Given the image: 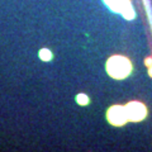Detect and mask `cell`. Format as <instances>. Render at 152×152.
I'll list each match as a JSON object with an SVG mask.
<instances>
[{
  "instance_id": "277c9868",
  "label": "cell",
  "mask_w": 152,
  "mask_h": 152,
  "mask_svg": "<svg viewBox=\"0 0 152 152\" xmlns=\"http://www.w3.org/2000/svg\"><path fill=\"white\" fill-rule=\"evenodd\" d=\"M122 14L124 15L126 18H133V10H132V8H131V5L128 3H126L124 5H123V8H122Z\"/></svg>"
},
{
  "instance_id": "3957f363",
  "label": "cell",
  "mask_w": 152,
  "mask_h": 152,
  "mask_svg": "<svg viewBox=\"0 0 152 152\" xmlns=\"http://www.w3.org/2000/svg\"><path fill=\"white\" fill-rule=\"evenodd\" d=\"M108 119L114 126H122L128 121V115L126 112V108L123 107H113L108 113Z\"/></svg>"
},
{
  "instance_id": "ba28073f",
  "label": "cell",
  "mask_w": 152,
  "mask_h": 152,
  "mask_svg": "<svg viewBox=\"0 0 152 152\" xmlns=\"http://www.w3.org/2000/svg\"><path fill=\"white\" fill-rule=\"evenodd\" d=\"M150 75L152 76V66H151V69H150Z\"/></svg>"
},
{
  "instance_id": "5b68a950",
  "label": "cell",
  "mask_w": 152,
  "mask_h": 152,
  "mask_svg": "<svg viewBox=\"0 0 152 152\" xmlns=\"http://www.w3.org/2000/svg\"><path fill=\"white\" fill-rule=\"evenodd\" d=\"M39 57L43 61H50L51 60V57H52V55H51V52L48 51V50H42L41 52H39Z\"/></svg>"
},
{
  "instance_id": "8992f818",
  "label": "cell",
  "mask_w": 152,
  "mask_h": 152,
  "mask_svg": "<svg viewBox=\"0 0 152 152\" xmlns=\"http://www.w3.org/2000/svg\"><path fill=\"white\" fill-rule=\"evenodd\" d=\"M76 100H77V103H79V104H81V105H86V104L89 103L88 96H86V95H84V94H80L79 96H77V99H76Z\"/></svg>"
},
{
  "instance_id": "6da1fadb",
  "label": "cell",
  "mask_w": 152,
  "mask_h": 152,
  "mask_svg": "<svg viewBox=\"0 0 152 152\" xmlns=\"http://www.w3.org/2000/svg\"><path fill=\"white\" fill-rule=\"evenodd\" d=\"M108 72L115 79H123L131 72V62L122 56H114L108 61Z\"/></svg>"
},
{
  "instance_id": "7a4b0ae2",
  "label": "cell",
  "mask_w": 152,
  "mask_h": 152,
  "mask_svg": "<svg viewBox=\"0 0 152 152\" xmlns=\"http://www.w3.org/2000/svg\"><path fill=\"white\" fill-rule=\"evenodd\" d=\"M126 112L128 115V119L133 122H138L142 121L146 117V108L143 104H141L138 102H132L126 107Z\"/></svg>"
},
{
  "instance_id": "52a82bcc",
  "label": "cell",
  "mask_w": 152,
  "mask_h": 152,
  "mask_svg": "<svg viewBox=\"0 0 152 152\" xmlns=\"http://www.w3.org/2000/svg\"><path fill=\"white\" fill-rule=\"evenodd\" d=\"M146 64H147V65H152V60H147Z\"/></svg>"
}]
</instances>
